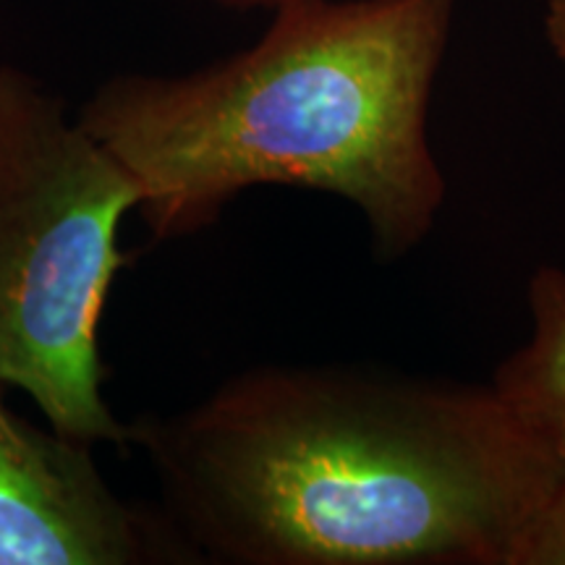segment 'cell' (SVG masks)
<instances>
[{
	"instance_id": "cell-6",
	"label": "cell",
	"mask_w": 565,
	"mask_h": 565,
	"mask_svg": "<svg viewBox=\"0 0 565 565\" xmlns=\"http://www.w3.org/2000/svg\"><path fill=\"white\" fill-rule=\"evenodd\" d=\"M503 565H565V475L513 536Z\"/></svg>"
},
{
	"instance_id": "cell-5",
	"label": "cell",
	"mask_w": 565,
	"mask_h": 565,
	"mask_svg": "<svg viewBox=\"0 0 565 565\" xmlns=\"http://www.w3.org/2000/svg\"><path fill=\"white\" fill-rule=\"evenodd\" d=\"M532 333L494 370L492 391L550 454L565 461V270L536 267L526 286Z\"/></svg>"
},
{
	"instance_id": "cell-2",
	"label": "cell",
	"mask_w": 565,
	"mask_h": 565,
	"mask_svg": "<svg viewBox=\"0 0 565 565\" xmlns=\"http://www.w3.org/2000/svg\"><path fill=\"white\" fill-rule=\"evenodd\" d=\"M454 0H301L246 51L181 76L118 74L76 121L139 189L154 242L192 236L252 186L351 202L377 257L435 228L448 181L429 103Z\"/></svg>"
},
{
	"instance_id": "cell-7",
	"label": "cell",
	"mask_w": 565,
	"mask_h": 565,
	"mask_svg": "<svg viewBox=\"0 0 565 565\" xmlns=\"http://www.w3.org/2000/svg\"><path fill=\"white\" fill-rule=\"evenodd\" d=\"M542 26H545L550 51L565 66V0H547Z\"/></svg>"
},
{
	"instance_id": "cell-1",
	"label": "cell",
	"mask_w": 565,
	"mask_h": 565,
	"mask_svg": "<svg viewBox=\"0 0 565 565\" xmlns=\"http://www.w3.org/2000/svg\"><path fill=\"white\" fill-rule=\"evenodd\" d=\"M175 540L233 565H503L565 475L492 385L254 366L129 424Z\"/></svg>"
},
{
	"instance_id": "cell-8",
	"label": "cell",
	"mask_w": 565,
	"mask_h": 565,
	"mask_svg": "<svg viewBox=\"0 0 565 565\" xmlns=\"http://www.w3.org/2000/svg\"><path fill=\"white\" fill-rule=\"evenodd\" d=\"M217 6H225V9H236V11H249V9H273L278 11L282 6L291 3H301V0H215Z\"/></svg>"
},
{
	"instance_id": "cell-3",
	"label": "cell",
	"mask_w": 565,
	"mask_h": 565,
	"mask_svg": "<svg viewBox=\"0 0 565 565\" xmlns=\"http://www.w3.org/2000/svg\"><path fill=\"white\" fill-rule=\"evenodd\" d=\"M137 204V183L61 97L0 66V385L87 445H129V424L103 398L97 330Z\"/></svg>"
},
{
	"instance_id": "cell-4",
	"label": "cell",
	"mask_w": 565,
	"mask_h": 565,
	"mask_svg": "<svg viewBox=\"0 0 565 565\" xmlns=\"http://www.w3.org/2000/svg\"><path fill=\"white\" fill-rule=\"evenodd\" d=\"M168 534L110 490L92 445L34 427L0 393V565L150 563Z\"/></svg>"
}]
</instances>
